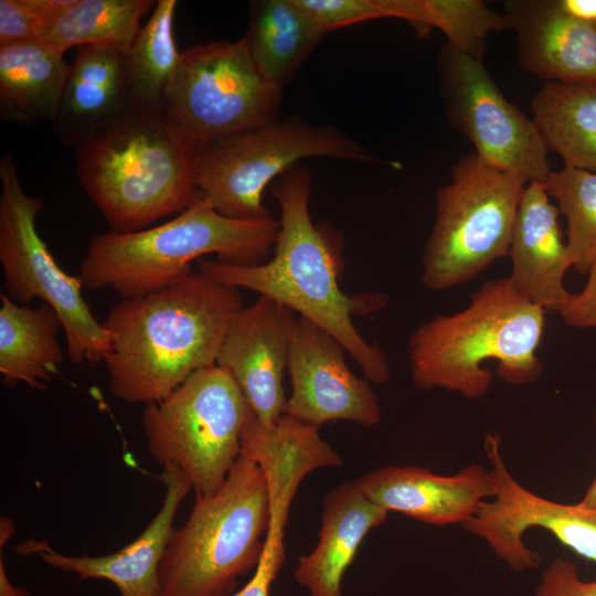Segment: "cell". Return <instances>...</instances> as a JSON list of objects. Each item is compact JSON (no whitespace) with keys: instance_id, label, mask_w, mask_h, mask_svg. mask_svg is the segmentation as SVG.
Masks as SVG:
<instances>
[{"instance_id":"ffe728a7","label":"cell","mask_w":596,"mask_h":596,"mask_svg":"<svg viewBox=\"0 0 596 596\" xmlns=\"http://www.w3.org/2000/svg\"><path fill=\"white\" fill-rule=\"evenodd\" d=\"M558 213L544 182H529L520 200L508 252L512 286L546 312L560 311L570 292L564 277L573 267Z\"/></svg>"},{"instance_id":"1f68e13d","label":"cell","mask_w":596,"mask_h":596,"mask_svg":"<svg viewBox=\"0 0 596 596\" xmlns=\"http://www.w3.org/2000/svg\"><path fill=\"white\" fill-rule=\"evenodd\" d=\"M295 1L326 33L360 22L389 18L382 0Z\"/></svg>"},{"instance_id":"8fae6325","label":"cell","mask_w":596,"mask_h":596,"mask_svg":"<svg viewBox=\"0 0 596 596\" xmlns=\"http://www.w3.org/2000/svg\"><path fill=\"white\" fill-rule=\"evenodd\" d=\"M0 264L6 295L21 306L41 299L56 311L73 364L104 362L109 334L84 300L79 276L65 273L41 238L36 219L43 201L25 193L10 155L0 159Z\"/></svg>"},{"instance_id":"5bb4252c","label":"cell","mask_w":596,"mask_h":596,"mask_svg":"<svg viewBox=\"0 0 596 596\" xmlns=\"http://www.w3.org/2000/svg\"><path fill=\"white\" fill-rule=\"evenodd\" d=\"M345 352L332 334L294 313L287 354L291 394L285 414L319 427L339 419L364 427L380 424L371 382L349 369Z\"/></svg>"},{"instance_id":"52a82bcc","label":"cell","mask_w":596,"mask_h":596,"mask_svg":"<svg viewBox=\"0 0 596 596\" xmlns=\"http://www.w3.org/2000/svg\"><path fill=\"white\" fill-rule=\"evenodd\" d=\"M252 408L228 371H196L141 414L147 450L162 469H175L195 496L216 492L241 456Z\"/></svg>"},{"instance_id":"603a6c76","label":"cell","mask_w":596,"mask_h":596,"mask_svg":"<svg viewBox=\"0 0 596 596\" xmlns=\"http://www.w3.org/2000/svg\"><path fill=\"white\" fill-rule=\"evenodd\" d=\"M0 373L3 384L45 390L65 359L56 337L62 322L45 301L21 306L0 294Z\"/></svg>"},{"instance_id":"d4e9b609","label":"cell","mask_w":596,"mask_h":596,"mask_svg":"<svg viewBox=\"0 0 596 596\" xmlns=\"http://www.w3.org/2000/svg\"><path fill=\"white\" fill-rule=\"evenodd\" d=\"M248 18L249 54L265 79L283 89L326 32L295 0L252 1Z\"/></svg>"},{"instance_id":"e0dca14e","label":"cell","mask_w":596,"mask_h":596,"mask_svg":"<svg viewBox=\"0 0 596 596\" xmlns=\"http://www.w3.org/2000/svg\"><path fill=\"white\" fill-rule=\"evenodd\" d=\"M319 428L288 414L265 427L252 412L243 429L241 454L258 466L268 491L270 526L265 550L276 555L285 556L284 530L302 479L316 469L343 465Z\"/></svg>"},{"instance_id":"f546056e","label":"cell","mask_w":596,"mask_h":596,"mask_svg":"<svg viewBox=\"0 0 596 596\" xmlns=\"http://www.w3.org/2000/svg\"><path fill=\"white\" fill-rule=\"evenodd\" d=\"M544 184L566 217L573 267L586 275L596 262V172L564 166L551 171Z\"/></svg>"},{"instance_id":"7402d4cb","label":"cell","mask_w":596,"mask_h":596,"mask_svg":"<svg viewBox=\"0 0 596 596\" xmlns=\"http://www.w3.org/2000/svg\"><path fill=\"white\" fill-rule=\"evenodd\" d=\"M129 107L124 55L92 45L76 47L52 121L56 137L74 149Z\"/></svg>"},{"instance_id":"ba28073f","label":"cell","mask_w":596,"mask_h":596,"mask_svg":"<svg viewBox=\"0 0 596 596\" xmlns=\"http://www.w3.org/2000/svg\"><path fill=\"white\" fill-rule=\"evenodd\" d=\"M526 184L475 152L464 156L450 183L437 191L436 219L422 256V284L433 291L451 289L505 256Z\"/></svg>"},{"instance_id":"5b68a950","label":"cell","mask_w":596,"mask_h":596,"mask_svg":"<svg viewBox=\"0 0 596 596\" xmlns=\"http://www.w3.org/2000/svg\"><path fill=\"white\" fill-rule=\"evenodd\" d=\"M279 221L223 216L200 194L163 224L132 233L108 231L93 237L79 266L84 287L110 288L121 299L169 286L193 272L191 263L215 254L227 264L265 262L275 246Z\"/></svg>"},{"instance_id":"8d00e7d4","label":"cell","mask_w":596,"mask_h":596,"mask_svg":"<svg viewBox=\"0 0 596 596\" xmlns=\"http://www.w3.org/2000/svg\"><path fill=\"white\" fill-rule=\"evenodd\" d=\"M0 596H32L26 588L15 586L11 583L2 556H0Z\"/></svg>"},{"instance_id":"cb8c5ba5","label":"cell","mask_w":596,"mask_h":596,"mask_svg":"<svg viewBox=\"0 0 596 596\" xmlns=\"http://www.w3.org/2000/svg\"><path fill=\"white\" fill-rule=\"evenodd\" d=\"M40 41L0 47V115L9 123L53 121L70 64Z\"/></svg>"},{"instance_id":"ac0fdd59","label":"cell","mask_w":596,"mask_h":596,"mask_svg":"<svg viewBox=\"0 0 596 596\" xmlns=\"http://www.w3.org/2000/svg\"><path fill=\"white\" fill-rule=\"evenodd\" d=\"M363 493L387 512L403 513L433 524H462L481 502L493 498L489 470L469 465L453 476L417 466H386L355 480Z\"/></svg>"},{"instance_id":"8992f818","label":"cell","mask_w":596,"mask_h":596,"mask_svg":"<svg viewBox=\"0 0 596 596\" xmlns=\"http://www.w3.org/2000/svg\"><path fill=\"white\" fill-rule=\"evenodd\" d=\"M269 526L265 478L241 454L223 486L195 496L188 520L173 529L159 568L160 596L233 594L260 562Z\"/></svg>"},{"instance_id":"d590c367","label":"cell","mask_w":596,"mask_h":596,"mask_svg":"<svg viewBox=\"0 0 596 596\" xmlns=\"http://www.w3.org/2000/svg\"><path fill=\"white\" fill-rule=\"evenodd\" d=\"M557 4L562 11L577 20L596 22V0H557Z\"/></svg>"},{"instance_id":"30bf717a","label":"cell","mask_w":596,"mask_h":596,"mask_svg":"<svg viewBox=\"0 0 596 596\" xmlns=\"http://www.w3.org/2000/svg\"><path fill=\"white\" fill-rule=\"evenodd\" d=\"M313 157L373 160L360 143L336 127L278 119L220 139L195 152V187L223 216L267 217L270 214L263 204V193L268 183Z\"/></svg>"},{"instance_id":"e575fe53","label":"cell","mask_w":596,"mask_h":596,"mask_svg":"<svg viewBox=\"0 0 596 596\" xmlns=\"http://www.w3.org/2000/svg\"><path fill=\"white\" fill-rule=\"evenodd\" d=\"M284 558L264 550L251 579L243 588L228 596H269L272 584L283 566Z\"/></svg>"},{"instance_id":"6da1fadb","label":"cell","mask_w":596,"mask_h":596,"mask_svg":"<svg viewBox=\"0 0 596 596\" xmlns=\"http://www.w3.org/2000/svg\"><path fill=\"white\" fill-rule=\"evenodd\" d=\"M280 207L279 228L270 260L241 266L201 258L198 272L216 283L253 290L332 334L373 384L391 379L383 351L356 330L352 317L374 312L387 304L383 294L345 295L339 284L341 235L312 222L309 211L311 175L299 162L279 177L273 189Z\"/></svg>"},{"instance_id":"7a4b0ae2","label":"cell","mask_w":596,"mask_h":596,"mask_svg":"<svg viewBox=\"0 0 596 596\" xmlns=\"http://www.w3.org/2000/svg\"><path fill=\"white\" fill-rule=\"evenodd\" d=\"M240 289L200 272L146 295L120 299L105 319L109 390L130 404L167 397L190 375L215 365L236 315Z\"/></svg>"},{"instance_id":"83f0119b","label":"cell","mask_w":596,"mask_h":596,"mask_svg":"<svg viewBox=\"0 0 596 596\" xmlns=\"http://www.w3.org/2000/svg\"><path fill=\"white\" fill-rule=\"evenodd\" d=\"M175 0H158L124 55L130 107L160 110L163 94L180 58L174 38Z\"/></svg>"},{"instance_id":"f1b7e54d","label":"cell","mask_w":596,"mask_h":596,"mask_svg":"<svg viewBox=\"0 0 596 596\" xmlns=\"http://www.w3.org/2000/svg\"><path fill=\"white\" fill-rule=\"evenodd\" d=\"M383 4L389 18L408 22L421 38L437 28L449 46L480 60L488 35L509 29L505 15L480 0H383Z\"/></svg>"},{"instance_id":"836d02e7","label":"cell","mask_w":596,"mask_h":596,"mask_svg":"<svg viewBox=\"0 0 596 596\" xmlns=\"http://www.w3.org/2000/svg\"><path fill=\"white\" fill-rule=\"evenodd\" d=\"M587 275L583 290L568 292L558 311L564 323L573 328H596V262Z\"/></svg>"},{"instance_id":"4dcf8cb0","label":"cell","mask_w":596,"mask_h":596,"mask_svg":"<svg viewBox=\"0 0 596 596\" xmlns=\"http://www.w3.org/2000/svg\"><path fill=\"white\" fill-rule=\"evenodd\" d=\"M76 0H0V47L39 41Z\"/></svg>"},{"instance_id":"9c48e42d","label":"cell","mask_w":596,"mask_h":596,"mask_svg":"<svg viewBox=\"0 0 596 596\" xmlns=\"http://www.w3.org/2000/svg\"><path fill=\"white\" fill-rule=\"evenodd\" d=\"M280 88L265 79L244 38L195 44L181 53L160 106L195 152L279 119Z\"/></svg>"},{"instance_id":"74e56055","label":"cell","mask_w":596,"mask_h":596,"mask_svg":"<svg viewBox=\"0 0 596 596\" xmlns=\"http://www.w3.org/2000/svg\"><path fill=\"white\" fill-rule=\"evenodd\" d=\"M594 422L596 424V415ZM578 503L585 508L596 509V476Z\"/></svg>"},{"instance_id":"d6a6232c","label":"cell","mask_w":596,"mask_h":596,"mask_svg":"<svg viewBox=\"0 0 596 596\" xmlns=\"http://www.w3.org/2000/svg\"><path fill=\"white\" fill-rule=\"evenodd\" d=\"M534 596H596V579H581L575 564L556 558L542 573Z\"/></svg>"},{"instance_id":"d6986e66","label":"cell","mask_w":596,"mask_h":596,"mask_svg":"<svg viewBox=\"0 0 596 596\" xmlns=\"http://www.w3.org/2000/svg\"><path fill=\"white\" fill-rule=\"evenodd\" d=\"M503 14L528 72L547 82L596 83V22L566 14L557 0H510Z\"/></svg>"},{"instance_id":"484cf974","label":"cell","mask_w":596,"mask_h":596,"mask_svg":"<svg viewBox=\"0 0 596 596\" xmlns=\"http://www.w3.org/2000/svg\"><path fill=\"white\" fill-rule=\"evenodd\" d=\"M531 107L549 152L564 166L596 172V83L547 82Z\"/></svg>"},{"instance_id":"3957f363","label":"cell","mask_w":596,"mask_h":596,"mask_svg":"<svg viewBox=\"0 0 596 596\" xmlns=\"http://www.w3.org/2000/svg\"><path fill=\"white\" fill-rule=\"evenodd\" d=\"M546 311L529 301L509 277L489 279L465 309L436 315L408 338L411 377L421 390L444 389L466 398L485 396L498 362V375L513 385L533 383L543 365L540 347Z\"/></svg>"},{"instance_id":"7c38bea8","label":"cell","mask_w":596,"mask_h":596,"mask_svg":"<svg viewBox=\"0 0 596 596\" xmlns=\"http://www.w3.org/2000/svg\"><path fill=\"white\" fill-rule=\"evenodd\" d=\"M440 88L451 126L491 166L526 183L551 172L549 150L535 126L500 92L482 60L447 45L439 56Z\"/></svg>"},{"instance_id":"2e32d148","label":"cell","mask_w":596,"mask_h":596,"mask_svg":"<svg viewBox=\"0 0 596 596\" xmlns=\"http://www.w3.org/2000/svg\"><path fill=\"white\" fill-rule=\"evenodd\" d=\"M162 504L148 526L121 550L99 556L65 555L47 541L28 540L15 547L21 556L38 555L46 565L77 575L78 581L106 579L120 596H160L159 568L180 504L192 489L175 469H162Z\"/></svg>"},{"instance_id":"4fadbf2b","label":"cell","mask_w":596,"mask_h":596,"mask_svg":"<svg viewBox=\"0 0 596 596\" xmlns=\"http://www.w3.org/2000/svg\"><path fill=\"white\" fill-rule=\"evenodd\" d=\"M483 448L490 462L493 501L481 502L462 529L485 540L497 557L517 572L541 563L540 553L523 543V534L531 528L549 531L564 546L596 564V509L551 501L525 489L504 464L499 434L487 433Z\"/></svg>"},{"instance_id":"4316f807","label":"cell","mask_w":596,"mask_h":596,"mask_svg":"<svg viewBox=\"0 0 596 596\" xmlns=\"http://www.w3.org/2000/svg\"><path fill=\"white\" fill-rule=\"evenodd\" d=\"M153 0H76L42 31L45 45L65 53L92 45L125 55L134 43L141 19L153 10Z\"/></svg>"},{"instance_id":"44dd1931","label":"cell","mask_w":596,"mask_h":596,"mask_svg":"<svg viewBox=\"0 0 596 596\" xmlns=\"http://www.w3.org/2000/svg\"><path fill=\"white\" fill-rule=\"evenodd\" d=\"M389 513L371 501L355 481L332 489L322 503L316 547L298 560L296 582L310 596H343L342 578L366 536Z\"/></svg>"},{"instance_id":"277c9868","label":"cell","mask_w":596,"mask_h":596,"mask_svg":"<svg viewBox=\"0 0 596 596\" xmlns=\"http://www.w3.org/2000/svg\"><path fill=\"white\" fill-rule=\"evenodd\" d=\"M74 153L77 179L113 232L148 228L199 195L195 151L160 110L129 107Z\"/></svg>"},{"instance_id":"9a60e30c","label":"cell","mask_w":596,"mask_h":596,"mask_svg":"<svg viewBox=\"0 0 596 596\" xmlns=\"http://www.w3.org/2000/svg\"><path fill=\"white\" fill-rule=\"evenodd\" d=\"M294 311L259 296L233 317L215 364L230 372L257 421L274 426L285 414L284 372Z\"/></svg>"}]
</instances>
